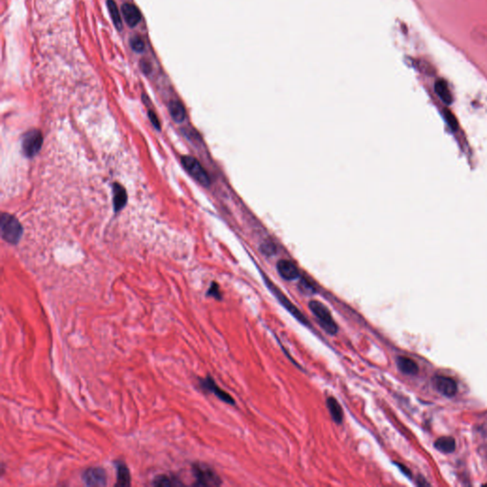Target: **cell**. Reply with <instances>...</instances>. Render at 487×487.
<instances>
[{
    "label": "cell",
    "instance_id": "6da1fadb",
    "mask_svg": "<svg viewBox=\"0 0 487 487\" xmlns=\"http://www.w3.org/2000/svg\"><path fill=\"white\" fill-rule=\"evenodd\" d=\"M308 308L324 332L330 335L337 334L338 326L332 316V312L326 304L320 301L312 300L308 302Z\"/></svg>",
    "mask_w": 487,
    "mask_h": 487
},
{
    "label": "cell",
    "instance_id": "7a4b0ae2",
    "mask_svg": "<svg viewBox=\"0 0 487 487\" xmlns=\"http://www.w3.org/2000/svg\"><path fill=\"white\" fill-rule=\"evenodd\" d=\"M192 474L194 477L196 486H219L222 484V480L210 466L205 464H194L192 466Z\"/></svg>",
    "mask_w": 487,
    "mask_h": 487
},
{
    "label": "cell",
    "instance_id": "3957f363",
    "mask_svg": "<svg viewBox=\"0 0 487 487\" xmlns=\"http://www.w3.org/2000/svg\"><path fill=\"white\" fill-rule=\"evenodd\" d=\"M0 228L2 238L5 241L10 244L20 242L23 234V230L20 221L16 217L8 214H3L1 217Z\"/></svg>",
    "mask_w": 487,
    "mask_h": 487
},
{
    "label": "cell",
    "instance_id": "277c9868",
    "mask_svg": "<svg viewBox=\"0 0 487 487\" xmlns=\"http://www.w3.org/2000/svg\"><path fill=\"white\" fill-rule=\"evenodd\" d=\"M182 164L186 168V170L190 174L194 179H195L199 184L204 186L210 185V178L206 172L205 168L200 164V162L195 159L192 156H183L182 157Z\"/></svg>",
    "mask_w": 487,
    "mask_h": 487
},
{
    "label": "cell",
    "instance_id": "5b68a950",
    "mask_svg": "<svg viewBox=\"0 0 487 487\" xmlns=\"http://www.w3.org/2000/svg\"><path fill=\"white\" fill-rule=\"evenodd\" d=\"M266 282L268 286L270 288V290H272V292L276 296V298L279 300V302H281L282 306L292 315H293L296 318V320L302 322V324H304V326L310 324L308 322V319L306 318V316L293 304L292 302L290 301V299L280 290V288H278L272 281H268L266 279Z\"/></svg>",
    "mask_w": 487,
    "mask_h": 487
},
{
    "label": "cell",
    "instance_id": "8992f818",
    "mask_svg": "<svg viewBox=\"0 0 487 487\" xmlns=\"http://www.w3.org/2000/svg\"><path fill=\"white\" fill-rule=\"evenodd\" d=\"M43 144V136L38 130L28 132L22 140V150L27 157L36 156Z\"/></svg>",
    "mask_w": 487,
    "mask_h": 487
},
{
    "label": "cell",
    "instance_id": "52a82bcc",
    "mask_svg": "<svg viewBox=\"0 0 487 487\" xmlns=\"http://www.w3.org/2000/svg\"><path fill=\"white\" fill-rule=\"evenodd\" d=\"M82 480L88 486H107V473L102 468H90L82 474Z\"/></svg>",
    "mask_w": 487,
    "mask_h": 487
},
{
    "label": "cell",
    "instance_id": "ba28073f",
    "mask_svg": "<svg viewBox=\"0 0 487 487\" xmlns=\"http://www.w3.org/2000/svg\"><path fill=\"white\" fill-rule=\"evenodd\" d=\"M199 384H200V388L202 390L214 394L218 399L223 400L228 404H232V406L235 404V400H234V398L228 392H226L221 388H219L212 377L208 376L205 379H201Z\"/></svg>",
    "mask_w": 487,
    "mask_h": 487
},
{
    "label": "cell",
    "instance_id": "9c48e42d",
    "mask_svg": "<svg viewBox=\"0 0 487 487\" xmlns=\"http://www.w3.org/2000/svg\"><path fill=\"white\" fill-rule=\"evenodd\" d=\"M434 386L442 395L446 397L455 396L458 391L456 382L446 376H436L434 378Z\"/></svg>",
    "mask_w": 487,
    "mask_h": 487
},
{
    "label": "cell",
    "instance_id": "30bf717a",
    "mask_svg": "<svg viewBox=\"0 0 487 487\" xmlns=\"http://www.w3.org/2000/svg\"><path fill=\"white\" fill-rule=\"evenodd\" d=\"M277 270L282 279L286 281H293L300 276L298 266L290 260H280L277 264Z\"/></svg>",
    "mask_w": 487,
    "mask_h": 487
},
{
    "label": "cell",
    "instance_id": "8fae6325",
    "mask_svg": "<svg viewBox=\"0 0 487 487\" xmlns=\"http://www.w3.org/2000/svg\"><path fill=\"white\" fill-rule=\"evenodd\" d=\"M122 14L128 25L130 27L136 26L142 18L139 9L134 4H130V3H126L122 6Z\"/></svg>",
    "mask_w": 487,
    "mask_h": 487
},
{
    "label": "cell",
    "instance_id": "7c38bea8",
    "mask_svg": "<svg viewBox=\"0 0 487 487\" xmlns=\"http://www.w3.org/2000/svg\"><path fill=\"white\" fill-rule=\"evenodd\" d=\"M117 472V482L116 486H130L132 484V477L130 469L125 462L119 460L116 462Z\"/></svg>",
    "mask_w": 487,
    "mask_h": 487
},
{
    "label": "cell",
    "instance_id": "4fadbf2b",
    "mask_svg": "<svg viewBox=\"0 0 487 487\" xmlns=\"http://www.w3.org/2000/svg\"><path fill=\"white\" fill-rule=\"evenodd\" d=\"M326 406L330 411L332 420L336 424H342L344 420V411L339 402L334 397H328L326 400Z\"/></svg>",
    "mask_w": 487,
    "mask_h": 487
},
{
    "label": "cell",
    "instance_id": "5bb4252c",
    "mask_svg": "<svg viewBox=\"0 0 487 487\" xmlns=\"http://www.w3.org/2000/svg\"><path fill=\"white\" fill-rule=\"evenodd\" d=\"M397 366L400 370L408 375H416L419 371L418 364L408 357H399L397 359Z\"/></svg>",
    "mask_w": 487,
    "mask_h": 487
},
{
    "label": "cell",
    "instance_id": "9a60e30c",
    "mask_svg": "<svg viewBox=\"0 0 487 487\" xmlns=\"http://www.w3.org/2000/svg\"><path fill=\"white\" fill-rule=\"evenodd\" d=\"M128 196L125 188L119 184L114 185V206L118 212L127 204Z\"/></svg>",
    "mask_w": 487,
    "mask_h": 487
},
{
    "label": "cell",
    "instance_id": "2e32d148",
    "mask_svg": "<svg viewBox=\"0 0 487 487\" xmlns=\"http://www.w3.org/2000/svg\"><path fill=\"white\" fill-rule=\"evenodd\" d=\"M152 484L154 486H177L184 484L179 478L172 475H159L154 478Z\"/></svg>",
    "mask_w": 487,
    "mask_h": 487
},
{
    "label": "cell",
    "instance_id": "e0dca14e",
    "mask_svg": "<svg viewBox=\"0 0 487 487\" xmlns=\"http://www.w3.org/2000/svg\"><path fill=\"white\" fill-rule=\"evenodd\" d=\"M168 110L170 116L176 122L181 123L184 121L186 117L185 108L179 101H172L168 105Z\"/></svg>",
    "mask_w": 487,
    "mask_h": 487
},
{
    "label": "cell",
    "instance_id": "ac0fdd59",
    "mask_svg": "<svg viewBox=\"0 0 487 487\" xmlns=\"http://www.w3.org/2000/svg\"><path fill=\"white\" fill-rule=\"evenodd\" d=\"M107 6L110 14V18L112 20L114 26L116 27L118 30H121L123 29V24H122L120 12L117 8L116 3L114 0H108Z\"/></svg>",
    "mask_w": 487,
    "mask_h": 487
},
{
    "label": "cell",
    "instance_id": "d6986e66",
    "mask_svg": "<svg viewBox=\"0 0 487 487\" xmlns=\"http://www.w3.org/2000/svg\"><path fill=\"white\" fill-rule=\"evenodd\" d=\"M435 448L444 453H450L456 448V442L451 437H442L436 442Z\"/></svg>",
    "mask_w": 487,
    "mask_h": 487
},
{
    "label": "cell",
    "instance_id": "ffe728a7",
    "mask_svg": "<svg viewBox=\"0 0 487 487\" xmlns=\"http://www.w3.org/2000/svg\"><path fill=\"white\" fill-rule=\"evenodd\" d=\"M436 90L438 94V96H440V98L446 102V103H450L451 102V94H450V92H449L448 87L446 85V82L444 81H438L436 84Z\"/></svg>",
    "mask_w": 487,
    "mask_h": 487
},
{
    "label": "cell",
    "instance_id": "44dd1931",
    "mask_svg": "<svg viewBox=\"0 0 487 487\" xmlns=\"http://www.w3.org/2000/svg\"><path fill=\"white\" fill-rule=\"evenodd\" d=\"M130 47L136 52H142L145 50V43L139 36H134L130 39Z\"/></svg>",
    "mask_w": 487,
    "mask_h": 487
},
{
    "label": "cell",
    "instance_id": "7402d4cb",
    "mask_svg": "<svg viewBox=\"0 0 487 487\" xmlns=\"http://www.w3.org/2000/svg\"><path fill=\"white\" fill-rule=\"evenodd\" d=\"M208 296H212L214 297L215 299L217 300H221L222 299V294H221V292H220V288H219V286L216 284V282H212L208 292L206 293Z\"/></svg>",
    "mask_w": 487,
    "mask_h": 487
},
{
    "label": "cell",
    "instance_id": "603a6c76",
    "mask_svg": "<svg viewBox=\"0 0 487 487\" xmlns=\"http://www.w3.org/2000/svg\"><path fill=\"white\" fill-rule=\"evenodd\" d=\"M148 116H150V121H152V125H154V126L157 130H160V127H159V126H160V123H159V120H158V119H157V117H156V114H154V112L150 110V112H148Z\"/></svg>",
    "mask_w": 487,
    "mask_h": 487
},
{
    "label": "cell",
    "instance_id": "cb8c5ba5",
    "mask_svg": "<svg viewBox=\"0 0 487 487\" xmlns=\"http://www.w3.org/2000/svg\"><path fill=\"white\" fill-rule=\"evenodd\" d=\"M301 286H301L302 288V290H304V292H306L308 293L312 292H315L314 290V288L312 286L310 282L306 281V280H302V282H301Z\"/></svg>",
    "mask_w": 487,
    "mask_h": 487
}]
</instances>
